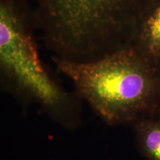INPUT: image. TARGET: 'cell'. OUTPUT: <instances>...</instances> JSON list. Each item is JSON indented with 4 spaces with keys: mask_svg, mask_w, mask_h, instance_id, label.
Listing matches in <instances>:
<instances>
[{
    "mask_svg": "<svg viewBox=\"0 0 160 160\" xmlns=\"http://www.w3.org/2000/svg\"><path fill=\"white\" fill-rule=\"evenodd\" d=\"M37 31L33 8L27 0H0L1 82L12 93L38 104L69 125L74 119L75 100L45 68Z\"/></svg>",
    "mask_w": 160,
    "mask_h": 160,
    "instance_id": "3",
    "label": "cell"
},
{
    "mask_svg": "<svg viewBox=\"0 0 160 160\" xmlns=\"http://www.w3.org/2000/svg\"><path fill=\"white\" fill-rule=\"evenodd\" d=\"M33 13L51 56L93 61L128 45L135 0H34Z\"/></svg>",
    "mask_w": 160,
    "mask_h": 160,
    "instance_id": "1",
    "label": "cell"
},
{
    "mask_svg": "<svg viewBox=\"0 0 160 160\" xmlns=\"http://www.w3.org/2000/svg\"><path fill=\"white\" fill-rule=\"evenodd\" d=\"M51 59L78 97L111 125L137 122L153 109V73L132 48L90 62Z\"/></svg>",
    "mask_w": 160,
    "mask_h": 160,
    "instance_id": "2",
    "label": "cell"
},
{
    "mask_svg": "<svg viewBox=\"0 0 160 160\" xmlns=\"http://www.w3.org/2000/svg\"><path fill=\"white\" fill-rule=\"evenodd\" d=\"M140 38L151 53L160 50V3L144 19Z\"/></svg>",
    "mask_w": 160,
    "mask_h": 160,
    "instance_id": "5",
    "label": "cell"
},
{
    "mask_svg": "<svg viewBox=\"0 0 160 160\" xmlns=\"http://www.w3.org/2000/svg\"><path fill=\"white\" fill-rule=\"evenodd\" d=\"M140 148L149 160H160V120L142 119L137 122Z\"/></svg>",
    "mask_w": 160,
    "mask_h": 160,
    "instance_id": "4",
    "label": "cell"
}]
</instances>
